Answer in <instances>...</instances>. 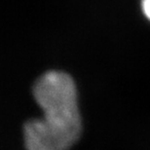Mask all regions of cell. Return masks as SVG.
Instances as JSON below:
<instances>
[{"mask_svg":"<svg viewBox=\"0 0 150 150\" xmlns=\"http://www.w3.org/2000/svg\"><path fill=\"white\" fill-rule=\"evenodd\" d=\"M34 98L43 111L23 127L28 150H68L81 133L76 87L62 71H48L33 86Z\"/></svg>","mask_w":150,"mask_h":150,"instance_id":"cell-1","label":"cell"},{"mask_svg":"<svg viewBox=\"0 0 150 150\" xmlns=\"http://www.w3.org/2000/svg\"><path fill=\"white\" fill-rule=\"evenodd\" d=\"M142 9L144 16L150 21V0H142Z\"/></svg>","mask_w":150,"mask_h":150,"instance_id":"cell-2","label":"cell"}]
</instances>
